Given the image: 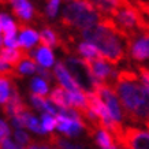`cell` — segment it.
I'll return each mask as SVG.
<instances>
[{
	"label": "cell",
	"instance_id": "obj_1",
	"mask_svg": "<svg viewBox=\"0 0 149 149\" xmlns=\"http://www.w3.org/2000/svg\"><path fill=\"white\" fill-rule=\"evenodd\" d=\"M113 91L127 120L131 123H149V89L138 74L130 70L119 71Z\"/></svg>",
	"mask_w": 149,
	"mask_h": 149
},
{
	"label": "cell",
	"instance_id": "obj_2",
	"mask_svg": "<svg viewBox=\"0 0 149 149\" xmlns=\"http://www.w3.org/2000/svg\"><path fill=\"white\" fill-rule=\"evenodd\" d=\"M104 17L89 0H67L62 13V23L67 27L86 30L99 25Z\"/></svg>",
	"mask_w": 149,
	"mask_h": 149
},
{
	"label": "cell",
	"instance_id": "obj_3",
	"mask_svg": "<svg viewBox=\"0 0 149 149\" xmlns=\"http://www.w3.org/2000/svg\"><path fill=\"white\" fill-rule=\"evenodd\" d=\"M64 64L81 91H84L85 93H92L96 91V88L99 86V82L95 79L86 60L75 58V56H68Z\"/></svg>",
	"mask_w": 149,
	"mask_h": 149
},
{
	"label": "cell",
	"instance_id": "obj_4",
	"mask_svg": "<svg viewBox=\"0 0 149 149\" xmlns=\"http://www.w3.org/2000/svg\"><path fill=\"white\" fill-rule=\"evenodd\" d=\"M116 145L125 149H149V130L138 127H125Z\"/></svg>",
	"mask_w": 149,
	"mask_h": 149
},
{
	"label": "cell",
	"instance_id": "obj_5",
	"mask_svg": "<svg viewBox=\"0 0 149 149\" xmlns=\"http://www.w3.org/2000/svg\"><path fill=\"white\" fill-rule=\"evenodd\" d=\"M95 93L103 100V103L105 104L107 109L111 113V118L119 125H122L123 122V109L120 105V101L118 99L116 93L113 91L112 86L105 85V84H99V86L96 88Z\"/></svg>",
	"mask_w": 149,
	"mask_h": 149
},
{
	"label": "cell",
	"instance_id": "obj_6",
	"mask_svg": "<svg viewBox=\"0 0 149 149\" xmlns=\"http://www.w3.org/2000/svg\"><path fill=\"white\" fill-rule=\"evenodd\" d=\"M86 62H88V66L91 68L95 79L99 84H105L109 86H111V84H115L118 72L115 70V66L112 63H109L107 59L99 58L93 59V60H86Z\"/></svg>",
	"mask_w": 149,
	"mask_h": 149
},
{
	"label": "cell",
	"instance_id": "obj_7",
	"mask_svg": "<svg viewBox=\"0 0 149 149\" xmlns=\"http://www.w3.org/2000/svg\"><path fill=\"white\" fill-rule=\"evenodd\" d=\"M56 122H58L56 129L67 137H77L81 134L82 130H86V123L82 118L81 119H72V118L64 116L62 113H58Z\"/></svg>",
	"mask_w": 149,
	"mask_h": 149
},
{
	"label": "cell",
	"instance_id": "obj_8",
	"mask_svg": "<svg viewBox=\"0 0 149 149\" xmlns=\"http://www.w3.org/2000/svg\"><path fill=\"white\" fill-rule=\"evenodd\" d=\"M54 74H55V78H56L59 86H62L63 89H66V91H68V92L79 91V86H78V84L75 82V79L72 78L70 71L67 70L64 62H58V63H55Z\"/></svg>",
	"mask_w": 149,
	"mask_h": 149
},
{
	"label": "cell",
	"instance_id": "obj_9",
	"mask_svg": "<svg viewBox=\"0 0 149 149\" xmlns=\"http://www.w3.org/2000/svg\"><path fill=\"white\" fill-rule=\"evenodd\" d=\"M19 30H21L18 36L19 45L22 48L23 54L29 55V51H33L38 45V42H40V33L37 32L36 29L29 26H21Z\"/></svg>",
	"mask_w": 149,
	"mask_h": 149
},
{
	"label": "cell",
	"instance_id": "obj_10",
	"mask_svg": "<svg viewBox=\"0 0 149 149\" xmlns=\"http://www.w3.org/2000/svg\"><path fill=\"white\" fill-rule=\"evenodd\" d=\"M29 56L36 62L37 66L44 68H49L52 66H55V55L52 52L51 48L42 45V44H38V45L34 48L33 51H30Z\"/></svg>",
	"mask_w": 149,
	"mask_h": 149
},
{
	"label": "cell",
	"instance_id": "obj_11",
	"mask_svg": "<svg viewBox=\"0 0 149 149\" xmlns=\"http://www.w3.org/2000/svg\"><path fill=\"white\" fill-rule=\"evenodd\" d=\"M13 11L21 22H29L34 17V7L29 0H11Z\"/></svg>",
	"mask_w": 149,
	"mask_h": 149
},
{
	"label": "cell",
	"instance_id": "obj_12",
	"mask_svg": "<svg viewBox=\"0 0 149 149\" xmlns=\"http://www.w3.org/2000/svg\"><path fill=\"white\" fill-rule=\"evenodd\" d=\"M130 54L133 59H136L138 62H144L146 59H149V44L148 41L145 40L144 36L136 37L131 41L130 44Z\"/></svg>",
	"mask_w": 149,
	"mask_h": 149
},
{
	"label": "cell",
	"instance_id": "obj_13",
	"mask_svg": "<svg viewBox=\"0 0 149 149\" xmlns=\"http://www.w3.org/2000/svg\"><path fill=\"white\" fill-rule=\"evenodd\" d=\"M93 137L96 140V144L99 145L101 149H119L112 134L108 130H105L104 127H99Z\"/></svg>",
	"mask_w": 149,
	"mask_h": 149
},
{
	"label": "cell",
	"instance_id": "obj_14",
	"mask_svg": "<svg viewBox=\"0 0 149 149\" xmlns=\"http://www.w3.org/2000/svg\"><path fill=\"white\" fill-rule=\"evenodd\" d=\"M17 85L14 84L11 77L0 75V105H6L8 103Z\"/></svg>",
	"mask_w": 149,
	"mask_h": 149
},
{
	"label": "cell",
	"instance_id": "obj_15",
	"mask_svg": "<svg viewBox=\"0 0 149 149\" xmlns=\"http://www.w3.org/2000/svg\"><path fill=\"white\" fill-rule=\"evenodd\" d=\"M40 42L42 45L51 48V49L62 45V40H60L59 34L49 26L42 27V30H41V33H40Z\"/></svg>",
	"mask_w": 149,
	"mask_h": 149
},
{
	"label": "cell",
	"instance_id": "obj_16",
	"mask_svg": "<svg viewBox=\"0 0 149 149\" xmlns=\"http://www.w3.org/2000/svg\"><path fill=\"white\" fill-rule=\"evenodd\" d=\"M49 100L58 107L59 109H64V108H70V104H68V96L67 91L63 89L62 86H55L54 89L51 91Z\"/></svg>",
	"mask_w": 149,
	"mask_h": 149
},
{
	"label": "cell",
	"instance_id": "obj_17",
	"mask_svg": "<svg viewBox=\"0 0 149 149\" xmlns=\"http://www.w3.org/2000/svg\"><path fill=\"white\" fill-rule=\"evenodd\" d=\"M23 55L25 54L19 49H10V48H6V47L0 49V58L14 68H17V66L19 64V62L22 60Z\"/></svg>",
	"mask_w": 149,
	"mask_h": 149
},
{
	"label": "cell",
	"instance_id": "obj_18",
	"mask_svg": "<svg viewBox=\"0 0 149 149\" xmlns=\"http://www.w3.org/2000/svg\"><path fill=\"white\" fill-rule=\"evenodd\" d=\"M0 26H1L4 37H17L18 25L14 22V19L10 17L8 14L0 13Z\"/></svg>",
	"mask_w": 149,
	"mask_h": 149
},
{
	"label": "cell",
	"instance_id": "obj_19",
	"mask_svg": "<svg viewBox=\"0 0 149 149\" xmlns=\"http://www.w3.org/2000/svg\"><path fill=\"white\" fill-rule=\"evenodd\" d=\"M77 49H78V54L84 58V60H93V59L101 58V55H100L99 49H97L93 44H91V42L82 41V42H79V44H78Z\"/></svg>",
	"mask_w": 149,
	"mask_h": 149
},
{
	"label": "cell",
	"instance_id": "obj_20",
	"mask_svg": "<svg viewBox=\"0 0 149 149\" xmlns=\"http://www.w3.org/2000/svg\"><path fill=\"white\" fill-rule=\"evenodd\" d=\"M15 71L21 74V75H32V74H34L37 71V64L29 55L25 54L22 60L19 62V64L15 68Z\"/></svg>",
	"mask_w": 149,
	"mask_h": 149
},
{
	"label": "cell",
	"instance_id": "obj_21",
	"mask_svg": "<svg viewBox=\"0 0 149 149\" xmlns=\"http://www.w3.org/2000/svg\"><path fill=\"white\" fill-rule=\"evenodd\" d=\"M30 92L32 95H36V96H41V97H45L48 93H49V85L45 79H42L41 77H34L30 81Z\"/></svg>",
	"mask_w": 149,
	"mask_h": 149
},
{
	"label": "cell",
	"instance_id": "obj_22",
	"mask_svg": "<svg viewBox=\"0 0 149 149\" xmlns=\"http://www.w3.org/2000/svg\"><path fill=\"white\" fill-rule=\"evenodd\" d=\"M48 144L54 148H58V149H85L82 145L79 144H72L70 141L64 140L62 137L56 136V134H51L49 136V140H48Z\"/></svg>",
	"mask_w": 149,
	"mask_h": 149
},
{
	"label": "cell",
	"instance_id": "obj_23",
	"mask_svg": "<svg viewBox=\"0 0 149 149\" xmlns=\"http://www.w3.org/2000/svg\"><path fill=\"white\" fill-rule=\"evenodd\" d=\"M41 127L45 133H52L58 126L56 122V116L49 115V113H41Z\"/></svg>",
	"mask_w": 149,
	"mask_h": 149
},
{
	"label": "cell",
	"instance_id": "obj_24",
	"mask_svg": "<svg viewBox=\"0 0 149 149\" xmlns=\"http://www.w3.org/2000/svg\"><path fill=\"white\" fill-rule=\"evenodd\" d=\"M14 138H15V141H17V144L21 145V146H29V145L32 144V138H30V136L27 134L26 131L23 130H15L14 131Z\"/></svg>",
	"mask_w": 149,
	"mask_h": 149
},
{
	"label": "cell",
	"instance_id": "obj_25",
	"mask_svg": "<svg viewBox=\"0 0 149 149\" xmlns=\"http://www.w3.org/2000/svg\"><path fill=\"white\" fill-rule=\"evenodd\" d=\"M60 3H62V0H47L45 15L48 18H55V17L58 15Z\"/></svg>",
	"mask_w": 149,
	"mask_h": 149
},
{
	"label": "cell",
	"instance_id": "obj_26",
	"mask_svg": "<svg viewBox=\"0 0 149 149\" xmlns=\"http://www.w3.org/2000/svg\"><path fill=\"white\" fill-rule=\"evenodd\" d=\"M15 68L11 67L8 63H6L3 59L0 58V75H6V77H11L15 74Z\"/></svg>",
	"mask_w": 149,
	"mask_h": 149
},
{
	"label": "cell",
	"instance_id": "obj_27",
	"mask_svg": "<svg viewBox=\"0 0 149 149\" xmlns=\"http://www.w3.org/2000/svg\"><path fill=\"white\" fill-rule=\"evenodd\" d=\"M3 44L6 48H10V49H19L21 48L17 37H3Z\"/></svg>",
	"mask_w": 149,
	"mask_h": 149
},
{
	"label": "cell",
	"instance_id": "obj_28",
	"mask_svg": "<svg viewBox=\"0 0 149 149\" xmlns=\"http://www.w3.org/2000/svg\"><path fill=\"white\" fill-rule=\"evenodd\" d=\"M0 149H26V148L15 144L14 141L10 140L8 137V138H4V140H0Z\"/></svg>",
	"mask_w": 149,
	"mask_h": 149
},
{
	"label": "cell",
	"instance_id": "obj_29",
	"mask_svg": "<svg viewBox=\"0 0 149 149\" xmlns=\"http://www.w3.org/2000/svg\"><path fill=\"white\" fill-rule=\"evenodd\" d=\"M10 134H11V130H10V126L7 123L0 119V140H4V138H8Z\"/></svg>",
	"mask_w": 149,
	"mask_h": 149
},
{
	"label": "cell",
	"instance_id": "obj_30",
	"mask_svg": "<svg viewBox=\"0 0 149 149\" xmlns=\"http://www.w3.org/2000/svg\"><path fill=\"white\" fill-rule=\"evenodd\" d=\"M37 74L40 75L42 79H45L47 82H51L52 81V74H51L49 71H48V68H44V67H40V66H37Z\"/></svg>",
	"mask_w": 149,
	"mask_h": 149
},
{
	"label": "cell",
	"instance_id": "obj_31",
	"mask_svg": "<svg viewBox=\"0 0 149 149\" xmlns=\"http://www.w3.org/2000/svg\"><path fill=\"white\" fill-rule=\"evenodd\" d=\"M136 3V7L140 10L142 14H146L149 17V1H145V0H134Z\"/></svg>",
	"mask_w": 149,
	"mask_h": 149
},
{
	"label": "cell",
	"instance_id": "obj_32",
	"mask_svg": "<svg viewBox=\"0 0 149 149\" xmlns=\"http://www.w3.org/2000/svg\"><path fill=\"white\" fill-rule=\"evenodd\" d=\"M26 149H52L48 142H32Z\"/></svg>",
	"mask_w": 149,
	"mask_h": 149
},
{
	"label": "cell",
	"instance_id": "obj_33",
	"mask_svg": "<svg viewBox=\"0 0 149 149\" xmlns=\"http://www.w3.org/2000/svg\"><path fill=\"white\" fill-rule=\"evenodd\" d=\"M142 36L145 37V40L148 41V44H149V29H148V30H146V32H144V33H142Z\"/></svg>",
	"mask_w": 149,
	"mask_h": 149
},
{
	"label": "cell",
	"instance_id": "obj_34",
	"mask_svg": "<svg viewBox=\"0 0 149 149\" xmlns=\"http://www.w3.org/2000/svg\"><path fill=\"white\" fill-rule=\"evenodd\" d=\"M3 45H4V44H3V37L0 36V49L3 48Z\"/></svg>",
	"mask_w": 149,
	"mask_h": 149
},
{
	"label": "cell",
	"instance_id": "obj_35",
	"mask_svg": "<svg viewBox=\"0 0 149 149\" xmlns=\"http://www.w3.org/2000/svg\"><path fill=\"white\" fill-rule=\"evenodd\" d=\"M1 3H7V1H11V0H0Z\"/></svg>",
	"mask_w": 149,
	"mask_h": 149
},
{
	"label": "cell",
	"instance_id": "obj_36",
	"mask_svg": "<svg viewBox=\"0 0 149 149\" xmlns=\"http://www.w3.org/2000/svg\"><path fill=\"white\" fill-rule=\"evenodd\" d=\"M1 33H3V30H1V26H0V34H1Z\"/></svg>",
	"mask_w": 149,
	"mask_h": 149
},
{
	"label": "cell",
	"instance_id": "obj_37",
	"mask_svg": "<svg viewBox=\"0 0 149 149\" xmlns=\"http://www.w3.org/2000/svg\"><path fill=\"white\" fill-rule=\"evenodd\" d=\"M120 149H125V148H120Z\"/></svg>",
	"mask_w": 149,
	"mask_h": 149
}]
</instances>
